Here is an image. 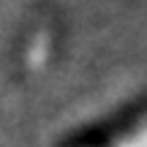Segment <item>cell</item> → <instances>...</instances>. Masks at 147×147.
<instances>
[{
  "instance_id": "1",
  "label": "cell",
  "mask_w": 147,
  "mask_h": 147,
  "mask_svg": "<svg viewBox=\"0 0 147 147\" xmlns=\"http://www.w3.org/2000/svg\"><path fill=\"white\" fill-rule=\"evenodd\" d=\"M112 147H147V120L139 123L136 128H131L128 134H123Z\"/></svg>"
}]
</instances>
